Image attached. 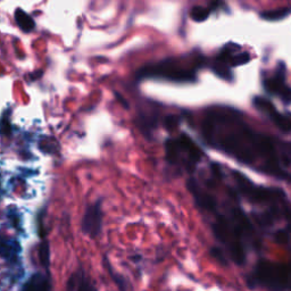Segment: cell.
Masks as SVG:
<instances>
[{"label":"cell","mask_w":291,"mask_h":291,"mask_svg":"<svg viewBox=\"0 0 291 291\" xmlns=\"http://www.w3.org/2000/svg\"><path fill=\"white\" fill-rule=\"evenodd\" d=\"M200 130L205 141L215 149L245 165H256L262 161L264 170L270 174L287 177L280 170L272 141L254 132L236 110L225 107L211 108L202 118Z\"/></svg>","instance_id":"obj_1"},{"label":"cell","mask_w":291,"mask_h":291,"mask_svg":"<svg viewBox=\"0 0 291 291\" xmlns=\"http://www.w3.org/2000/svg\"><path fill=\"white\" fill-rule=\"evenodd\" d=\"M214 214V213H213ZM215 221L212 224V230L219 243L228 249L231 258L236 264L245 263L246 252L242 239L245 236L253 233L252 225L246 215L240 208H232L230 215H223L215 212Z\"/></svg>","instance_id":"obj_2"},{"label":"cell","mask_w":291,"mask_h":291,"mask_svg":"<svg viewBox=\"0 0 291 291\" xmlns=\"http://www.w3.org/2000/svg\"><path fill=\"white\" fill-rule=\"evenodd\" d=\"M204 64L201 56L171 57L144 66L138 71L139 79H160L177 83H191L197 80V71Z\"/></svg>","instance_id":"obj_3"},{"label":"cell","mask_w":291,"mask_h":291,"mask_svg":"<svg viewBox=\"0 0 291 291\" xmlns=\"http://www.w3.org/2000/svg\"><path fill=\"white\" fill-rule=\"evenodd\" d=\"M202 150L196 142L182 133L178 139H168L165 142V160L175 166H182L192 171L201 160Z\"/></svg>","instance_id":"obj_4"},{"label":"cell","mask_w":291,"mask_h":291,"mask_svg":"<svg viewBox=\"0 0 291 291\" xmlns=\"http://www.w3.org/2000/svg\"><path fill=\"white\" fill-rule=\"evenodd\" d=\"M233 177L236 179V184H238L239 191L243 197L249 199V201L253 202H271L274 200H279L280 198L284 197V194L280 189H267L254 185L252 181H249L245 175H242L240 172H235Z\"/></svg>","instance_id":"obj_5"},{"label":"cell","mask_w":291,"mask_h":291,"mask_svg":"<svg viewBox=\"0 0 291 291\" xmlns=\"http://www.w3.org/2000/svg\"><path fill=\"white\" fill-rule=\"evenodd\" d=\"M254 276H255L254 280L266 284L267 287L276 289V288L286 287L289 273H288L287 267L282 265H275V264L269 263L266 260H262L257 265Z\"/></svg>","instance_id":"obj_6"},{"label":"cell","mask_w":291,"mask_h":291,"mask_svg":"<svg viewBox=\"0 0 291 291\" xmlns=\"http://www.w3.org/2000/svg\"><path fill=\"white\" fill-rule=\"evenodd\" d=\"M104 225V211L103 201L97 200L93 204L89 205L82 216L81 230L84 235L90 238H97L103 231Z\"/></svg>","instance_id":"obj_7"},{"label":"cell","mask_w":291,"mask_h":291,"mask_svg":"<svg viewBox=\"0 0 291 291\" xmlns=\"http://www.w3.org/2000/svg\"><path fill=\"white\" fill-rule=\"evenodd\" d=\"M254 106H255L259 111L269 116L271 121L283 132L291 131V121L283 115H281L279 111L275 110V107L270 103L269 100L263 97H255L254 98Z\"/></svg>","instance_id":"obj_8"},{"label":"cell","mask_w":291,"mask_h":291,"mask_svg":"<svg viewBox=\"0 0 291 291\" xmlns=\"http://www.w3.org/2000/svg\"><path fill=\"white\" fill-rule=\"evenodd\" d=\"M188 189L192 195V197H194L196 204L201 211L207 213H215L218 211V202H216L214 196L204 190L195 179H191V180L188 181Z\"/></svg>","instance_id":"obj_9"},{"label":"cell","mask_w":291,"mask_h":291,"mask_svg":"<svg viewBox=\"0 0 291 291\" xmlns=\"http://www.w3.org/2000/svg\"><path fill=\"white\" fill-rule=\"evenodd\" d=\"M66 289L72 291L73 290L84 291V290H94L96 288L93 287L92 282L88 279L86 273H84L82 270H80V271H76V272H74L72 275H71L69 281H67Z\"/></svg>","instance_id":"obj_10"},{"label":"cell","mask_w":291,"mask_h":291,"mask_svg":"<svg viewBox=\"0 0 291 291\" xmlns=\"http://www.w3.org/2000/svg\"><path fill=\"white\" fill-rule=\"evenodd\" d=\"M21 247L18 240L2 238L1 241V257L9 264H15L18 260Z\"/></svg>","instance_id":"obj_11"},{"label":"cell","mask_w":291,"mask_h":291,"mask_svg":"<svg viewBox=\"0 0 291 291\" xmlns=\"http://www.w3.org/2000/svg\"><path fill=\"white\" fill-rule=\"evenodd\" d=\"M23 289L28 291H41L52 289V283L48 275L42 273H36L30 277L28 282L24 284Z\"/></svg>","instance_id":"obj_12"},{"label":"cell","mask_w":291,"mask_h":291,"mask_svg":"<svg viewBox=\"0 0 291 291\" xmlns=\"http://www.w3.org/2000/svg\"><path fill=\"white\" fill-rule=\"evenodd\" d=\"M15 21L23 32H31L36 28V23L33 18L21 8H18L15 11Z\"/></svg>","instance_id":"obj_13"},{"label":"cell","mask_w":291,"mask_h":291,"mask_svg":"<svg viewBox=\"0 0 291 291\" xmlns=\"http://www.w3.org/2000/svg\"><path fill=\"white\" fill-rule=\"evenodd\" d=\"M38 255H39V260L41 263V265L45 267V269L48 271L49 265H50V248H49V242L48 240H45L40 243L38 248Z\"/></svg>","instance_id":"obj_14"},{"label":"cell","mask_w":291,"mask_h":291,"mask_svg":"<svg viewBox=\"0 0 291 291\" xmlns=\"http://www.w3.org/2000/svg\"><path fill=\"white\" fill-rule=\"evenodd\" d=\"M105 266H106V269L108 271V274H109V275H110L111 280H113L114 282L116 283V286L118 288H120V289H122V290L127 289V288H128L127 281L125 280L123 276L120 275V274L115 272V271L113 270V267H111V265H110V263L109 262H106V259H105Z\"/></svg>","instance_id":"obj_15"},{"label":"cell","mask_w":291,"mask_h":291,"mask_svg":"<svg viewBox=\"0 0 291 291\" xmlns=\"http://www.w3.org/2000/svg\"><path fill=\"white\" fill-rule=\"evenodd\" d=\"M209 13H211V9L209 8H205V7H195L191 11V18L192 19L197 22H201L205 21L206 18H208Z\"/></svg>","instance_id":"obj_16"},{"label":"cell","mask_w":291,"mask_h":291,"mask_svg":"<svg viewBox=\"0 0 291 291\" xmlns=\"http://www.w3.org/2000/svg\"><path fill=\"white\" fill-rule=\"evenodd\" d=\"M179 124V118L177 116H167L165 118V127H166L167 130H172V128H174L177 125Z\"/></svg>","instance_id":"obj_17"},{"label":"cell","mask_w":291,"mask_h":291,"mask_svg":"<svg viewBox=\"0 0 291 291\" xmlns=\"http://www.w3.org/2000/svg\"><path fill=\"white\" fill-rule=\"evenodd\" d=\"M275 240L281 245H283V243H286L288 241V235L287 232L284 231V230H280V231H277L275 233Z\"/></svg>","instance_id":"obj_18"},{"label":"cell","mask_w":291,"mask_h":291,"mask_svg":"<svg viewBox=\"0 0 291 291\" xmlns=\"http://www.w3.org/2000/svg\"><path fill=\"white\" fill-rule=\"evenodd\" d=\"M288 219H289V223H290V226H291V214L289 215V218H288Z\"/></svg>","instance_id":"obj_19"}]
</instances>
